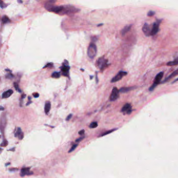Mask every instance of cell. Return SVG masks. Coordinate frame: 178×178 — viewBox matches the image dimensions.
Wrapping results in <instances>:
<instances>
[{
  "label": "cell",
  "instance_id": "cell-1",
  "mask_svg": "<svg viewBox=\"0 0 178 178\" xmlns=\"http://www.w3.org/2000/svg\"><path fill=\"white\" fill-rule=\"evenodd\" d=\"M164 76V72H161L159 73L157 75H156L154 81H153V83L152 84V85L150 87V88L149 89V90L150 92H152L153 90L155 89V88L156 87V86H157L160 83V81L162 80V78Z\"/></svg>",
  "mask_w": 178,
  "mask_h": 178
},
{
  "label": "cell",
  "instance_id": "cell-2",
  "mask_svg": "<svg viewBox=\"0 0 178 178\" xmlns=\"http://www.w3.org/2000/svg\"><path fill=\"white\" fill-rule=\"evenodd\" d=\"M97 47L95 44L90 43L87 50V54L90 59H93L97 54Z\"/></svg>",
  "mask_w": 178,
  "mask_h": 178
},
{
  "label": "cell",
  "instance_id": "cell-3",
  "mask_svg": "<svg viewBox=\"0 0 178 178\" xmlns=\"http://www.w3.org/2000/svg\"><path fill=\"white\" fill-rule=\"evenodd\" d=\"M119 90L116 87H113L112 92L110 96V100L111 101H113L117 100L119 97Z\"/></svg>",
  "mask_w": 178,
  "mask_h": 178
},
{
  "label": "cell",
  "instance_id": "cell-4",
  "mask_svg": "<svg viewBox=\"0 0 178 178\" xmlns=\"http://www.w3.org/2000/svg\"><path fill=\"white\" fill-rule=\"evenodd\" d=\"M97 65L101 70H104L108 65V60H105L104 58H99L97 62Z\"/></svg>",
  "mask_w": 178,
  "mask_h": 178
},
{
  "label": "cell",
  "instance_id": "cell-5",
  "mask_svg": "<svg viewBox=\"0 0 178 178\" xmlns=\"http://www.w3.org/2000/svg\"><path fill=\"white\" fill-rule=\"evenodd\" d=\"M128 73L125 71H120L118 73H117L115 76H114L111 80V83H115L117 81H118L121 80L122 78L126 76L127 75Z\"/></svg>",
  "mask_w": 178,
  "mask_h": 178
},
{
  "label": "cell",
  "instance_id": "cell-6",
  "mask_svg": "<svg viewBox=\"0 0 178 178\" xmlns=\"http://www.w3.org/2000/svg\"><path fill=\"white\" fill-rule=\"evenodd\" d=\"M142 31L147 37L152 36V28L148 24L145 23L142 27Z\"/></svg>",
  "mask_w": 178,
  "mask_h": 178
},
{
  "label": "cell",
  "instance_id": "cell-7",
  "mask_svg": "<svg viewBox=\"0 0 178 178\" xmlns=\"http://www.w3.org/2000/svg\"><path fill=\"white\" fill-rule=\"evenodd\" d=\"M161 22V20H159L153 24L152 28V36H154L159 31V24Z\"/></svg>",
  "mask_w": 178,
  "mask_h": 178
},
{
  "label": "cell",
  "instance_id": "cell-8",
  "mask_svg": "<svg viewBox=\"0 0 178 178\" xmlns=\"http://www.w3.org/2000/svg\"><path fill=\"white\" fill-rule=\"evenodd\" d=\"M121 112L128 114H131L132 112V106L129 104H126L121 109Z\"/></svg>",
  "mask_w": 178,
  "mask_h": 178
},
{
  "label": "cell",
  "instance_id": "cell-9",
  "mask_svg": "<svg viewBox=\"0 0 178 178\" xmlns=\"http://www.w3.org/2000/svg\"><path fill=\"white\" fill-rule=\"evenodd\" d=\"M32 172L30 171V168H24L22 170H21L20 172V176L24 177L25 176H29V175H31L33 174Z\"/></svg>",
  "mask_w": 178,
  "mask_h": 178
},
{
  "label": "cell",
  "instance_id": "cell-10",
  "mask_svg": "<svg viewBox=\"0 0 178 178\" xmlns=\"http://www.w3.org/2000/svg\"><path fill=\"white\" fill-rule=\"evenodd\" d=\"M70 68L68 66H67L66 65H63V66L61 68V71L62 72L63 75L65 76H68V75L69 73V70H70Z\"/></svg>",
  "mask_w": 178,
  "mask_h": 178
},
{
  "label": "cell",
  "instance_id": "cell-11",
  "mask_svg": "<svg viewBox=\"0 0 178 178\" xmlns=\"http://www.w3.org/2000/svg\"><path fill=\"white\" fill-rule=\"evenodd\" d=\"M136 88L135 86H131L128 87H122L119 90V92L121 93H126L131 91L132 90H134V89Z\"/></svg>",
  "mask_w": 178,
  "mask_h": 178
},
{
  "label": "cell",
  "instance_id": "cell-12",
  "mask_svg": "<svg viewBox=\"0 0 178 178\" xmlns=\"http://www.w3.org/2000/svg\"><path fill=\"white\" fill-rule=\"evenodd\" d=\"M15 136L17 137L20 140H22L23 138L24 133L22 131V129H21L20 128H18L17 129V131L15 133Z\"/></svg>",
  "mask_w": 178,
  "mask_h": 178
},
{
  "label": "cell",
  "instance_id": "cell-13",
  "mask_svg": "<svg viewBox=\"0 0 178 178\" xmlns=\"http://www.w3.org/2000/svg\"><path fill=\"white\" fill-rule=\"evenodd\" d=\"M178 75V69H177V70H176L175 71H174L173 72H172L169 76L168 77H167L166 78V80L163 81L162 83H166L167 82V81H169V80H170L171 79H172V78L176 77V76H177V75Z\"/></svg>",
  "mask_w": 178,
  "mask_h": 178
},
{
  "label": "cell",
  "instance_id": "cell-14",
  "mask_svg": "<svg viewBox=\"0 0 178 178\" xmlns=\"http://www.w3.org/2000/svg\"><path fill=\"white\" fill-rule=\"evenodd\" d=\"M13 90L12 89H9L7 91H6L5 92L3 93L2 96V98L3 99L5 98H7L8 97H10V96L13 94Z\"/></svg>",
  "mask_w": 178,
  "mask_h": 178
},
{
  "label": "cell",
  "instance_id": "cell-15",
  "mask_svg": "<svg viewBox=\"0 0 178 178\" xmlns=\"http://www.w3.org/2000/svg\"><path fill=\"white\" fill-rule=\"evenodd\" d=\"M132 27V25H126L125 26L124 28H123L121 31V35L122 36H124L125 35L126 33H127L128 31H129L131 30V28Z\"/></svg>",
  "mask_w": 178,
  "mask_h": 178
},
{
  "label": "cell",
  "instance_id": "cell-16",
  "mask_svg": "<svg viewBox=\"0 0 178 178\" xmlns=\"http://www.w3.org/2000/svg\"><path fill=\"white\" fill-rule=\"evenodd\" d=\"M51 108V103L49 101H47L45 104L44 106V112L46 114H48L50 111Z\"/></svg>",
  "mask_w": 178,
  "mask_h": 178
},
{
  "label": "cell",
  "instance_id": "cell-17",
  "mask_svg": "<svg viewBox=\"0 0 178 178\" xmlns=\"http://www.w3.org/2000/svg\"><path fill=\"white\" fill-rule=\"evenodd\" d=\"M178 65V57H177L176 59H175L173 61L168 62L167 64V65L170 66H174V65Z\"/></svg>",
  "mask_w": 178,
  "mask_h": 178
},
{
  "label": "cell",
  "instance_id": "cell-18",
  "mask_svg": "<svg viewBox=\"0 0 178 178\" xmlns=\"http://www.w3.org/2000/svg\"><path fill=\"white\" fill-rule=\"evenodd\" d=\"M2 23L3 24H7L10 22V19H9V18L7 16H3L2 18Z\"/></svg>",
  "mask_w": 178,
  "mask_h": 178
},
{
  "label": "cell",
  "instance_id": "cell-19",
  "mask_svg": "<svg viewBox=\"0 0 178 178\" xmlns=\"http://www.w3.org/2000/svg\"><path fill=\"white\" fill-rule=\"evenodd\" d=\"M14 86L15 88V89H16V90L17 92H19V93H21V92H22V90L19 88V87L18 84L17 83L15 82L14 83Z\"/></svg>",
  "mask_w": 178,
  "mask_h": 178
},
{
  "label": "cell",
  "instance_id": "cell-20",
  "mask_svg": "<svg viewBox=\"0 0 178 178\" xmlns=\"http://www.w3.org/2000/svg\"><path fill=\"white\" fill-rule=\"evenodd\" d=\"M51 76L54 78H59L60 77V73L58 72H55L52 73Z\"/></svg>",
  "mask_w": 178,
  "mask_h": 178
},
{
  "label": "cell",
  "instance_id": "cell-21",
  "mask_svg": "<svg viewBox=\"0 0 178 178\" xmlns=\"http://www.w3.org/2000/svg\"><path fill=\"white\" fill-rule=\"evenodd\" d=\"M98 126V123L97 122H93L91 124L89 125V128H96Z\"/></svg>",
  "mask_w": 178,
  "mask_h": 178
},
{
  "label": "cell",
  "instance_id": "cell-22",
  "mask_svg": "<svg viewBox=\"0 0 178 178\" xmlns=\"http://www.w3.org/2000/svg\"><path fill=\"white\" fill-rule=\"evenodd\" d=\"M116 129H111V130H110V131H108L105 132L104 133H103L102 135H101L100 136H104L105 135H107L108 134H110V133H112V132H113L114 131L116 130Z\"/></svg>",
  "mask_w": 178,
  "mask_h": 178
},
{
  "label": "cell",
  "instance_id": "cell-23",
  "mask_svg": "<svg viewBox=\"0 0 178 178\" xmlns=\"http://www.w3.org/2000/svg\"><path fill=\"white\" fill-rule=\"evenodd\" d=\"M155 14H156L155 12L153 11H150L148 12L147 16H149V17H152V16H153V15H155Z\"/></svg>",
  "mask_w": 178,
  "mask_h": 178
},
{
  "label": "cell",
  "instance_id": "cell-24",
  "mask_svg": "<svg viewBox=\"0 0 178 178\" xmlns=\"http://www.w3.org/2000/svg\"><path fill=\"white\" fill-rule=\"evenodd\" d=\"M77 146H78V144H77L73 145L72 146V147H71V148L70 149V150L68 151V153H70L72 152L73 151H74V150L75 149H76V148L77 147Z\"/></svg>",
  "mask_w": 178,
  "mask_h": 178
},
{
  "label": "cell",
  "instance_id": "cell-25",
  "mask_svg": "<svg viewBox=\"0 0 178 178\" xmlns=\"http://www.w3.org/2000/svg\"><path fill=\"white\" fill-rule=\"evenodd\" d=\"M84 138H85V137H80V138H77V139L76 140V141H76V143H78V142H80V141H81V140H83L84 139Z\"/></svg>",
  "mask_w": 178,
  "mask_h": 178
},
{
  "label": "cell",
  "instance_id": "cell-26",
  "mask_svg": "<svg viewBox=\"0 0 178 178\" xmlns=\"http://www.w3.org/2000/svg\"><path fill=\"white\" fill-rule=\"evenodd\" d=\"M13 77V75H12V74H8L6 75V78H9V79H11V78H12Z\"/></svg>",
  "mask_w": 178,
  "mask_h": 178
},
{
  "label": "cell",
  "instance_id": "cell-27",
  "mask_svg": "<svg viewBox=\"0 0 178 178\" xmlns=\"http://www.w3.org/2000/svg\"><path fill=\"white\" fill-rule=\"evenodd\" d=\"M5 4L3 3V1H1V7L2 8H5V7H6L7 5H5Z\"/></svg>",
  "mask_w": 178,
  "mask_h": 178
},
{
  "label": "cell",
  "instance_id": "cell-28",
  "mask_svg": "<svg viewBox=\"0 0 178 178\" xmlns=\"http://www.w3.org/2000/svg\"><path fill=\"white\" fill-rule=\"evenodd\" d=\"M72 117V114H69V115L67 117H66V121H69V120H70L71 119Z\"/></svg>",
  "mask_w": 178,
  "mask_h": 178
},
{
  "label": "cell",
  "instance_id": "cell-29",
  "mask_svg": "<svg viewBox=\"0 0 178 178\" xmlns=\"http://www.w3.org/2000/svg\"><path fill=\"white\" fill-rule=\"evenodd\" d=\"M84 133H85V130H84V129H82V130L79 131V132H78V134L80 135H82L83 134H84Z\"/></svg>",
  "mask_w": 178,
  "mask_h": 178
},
{
  "label": "cell",
  "instance_id": "cell-30",
  "mask_svg": "<svg viewBox=\"0 0 178 178\" xmlns=\"http://www.w3.org/2000/svg\"><path fill=\"white\" fill-rule=\"evenodd\" d=\"M33 96H34V97H35V98H37V97H39V93H37V92H36V93H33Z\"/></svg>",
  "mask_w": 178,
  "mask_h": 178
},
{
  "label": "cell",
  "instance_id": "cell-31",
  "mask_svg": "<svg viewBox=\"0 0 178 178\" xmlns=\"http://www.w3.org/2000/svg\"><path fill=\"white\" fill-rule=\"evenodd\" d=\"M25 97H26V95H22V99H23L24 98H25Z\"/></svg>",
  "mask_w": 178,
  "mask_h": 178
},
{
  "label": "cell",
  "instance_id": "cell-32",
  "mask_svg": "<svg viewBox=\"0 0 178 178\" xmlns=\"http://www.w3.org/2000/svg\"><path fill=\"white\" fill-rule=\"evenodd\" d=\"M178 81V78H177V79H176V80H175L174 81H173V83L176 82V81Z\"/></svg>",
  "mask_w": 178,
  "mask_h": 178
},
{
  "label": "cell",
  "instance_id": "cell-33",
  "mask_svg": "<svg viewBox=\"0 0 178 178\" xmlns=\"http://www.w3.org/2000/svg\"><path fill=\"white\" fill-rule=\"evenodd\" d=\"M102 25H103V24H99V25H98V26H102Z\"/></svg>",
  "mask_w": 178,
  "mask_h": 178
},
{
  "label": "cell",
  "instance_id": "cell-34",
  "mask_svg": "<svg viewBox=\"0 0 178 178\" xmlns=\"http://www.w3.org/2000/svg\"><path fill=\"white\" fill-rule=\"evenodd\" d=\"M1 110H4V108H3L2 106L1 107Z\"/></svg>",
  "mask_w": 178,
  "mask_h": 178
},
{
  "label": "cell",
  "instance_id": "cell-35",
  "mask_svg": "<svg viewBox=\"0 0 178 178\" xmlns=\"http://www.w3.org/2000/svg\"><path fill=\"white\" fill-rule=\"evenodd\" d=\"M18 2H19V3H23L22 1H18Z\"/></svg>",
  "mask_w": 178,
  "mask_h": 178
}]
</instances>
